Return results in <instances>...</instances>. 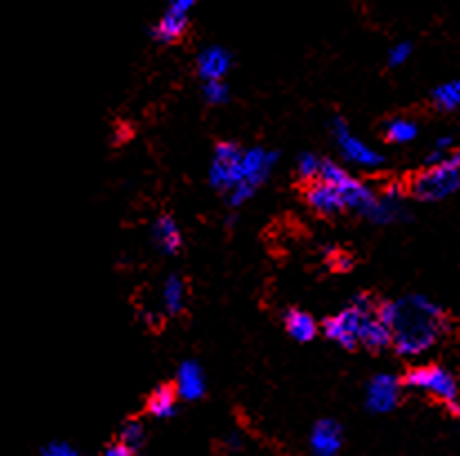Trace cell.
I'll use <instances>...</instances> for the list:
<instances>
[{"mask_svg": "<svg viewBox=\"0 0 460 456\" xmlns=\"http://www.w3.org/2000/svg\"><path fill=\"white\" fill-rule=\"evenodd\" d=\"M380 317L391 331V347L402 358L422 356L449 331L447 311L420 293L380 302Z\"/></svg>", "mask_w": 460, "mask_h": 456, "instance_id": "obj_1", "label": "cell"}, {"mask_svg": "<svg viewBox=\"0 0 460 456\" xmlns=\"http://www.w3.org/2000/svg\"><path fill=\"white\" fill-rule=\"evenodd\" d=\"M322 331L342 349L365 347L369 352H383L391 347V331L380 317V302L369 293L353 296L349 307L326 317Z\"/></svg>", "mask_w": 460, "mask_h": 456, "instance_id": "obj_2", "label": "cell"}, {"mask_svg": "<svg viewBox=\"0 0 460 456\" xmlns=\"http://www.w3.org/2000/svg\"><path fill=\"white\" fill-rule=\"evenodd\" d=\"M409 192L420 201H443L460 192V148H452L443 161L413 174Z\"/></svg>", "mask_w": 460, "mask_h": 456, "instance_id": "obj_3", "label": "cell"}, {"mask_svg": "<svg viewBox=\"0 0 460 456\" xmlns=\"http://www.w3.org/2000/svg\"><path fill=\"white\" fill-rule=\"evenodd\" d=\"M278 159V150L261 148V146L242 150V173H239V182L226 195L230 209H239V206H243L246 201H251L252 197H255V192L260 191L261 183H264L266 179H269V174L273 173Z\"/></svg>", "mask_w": 460, "mask_h": 456, "instance_id": "obj_4", "label": "cell"}, {"mask_svg": "<svg viewBox=\"0 0 460 456\" xmlns=\"http://www.w3.org/2000/svg\"><path fill=\"white\" fill-rule=\"evenodd\" d=\"M317 179L329 183V186H333L340 192L344 201V210H353V213L369 219L371 210H374L376 201H378V191L374 186L360 182L349 170H344L342 165L329 159H322L320 177Z\"/></svg>", "mask_w": 460, "mask_h": 456, "instance_id": "obj_5", "label": "cell"}, {"mask_svg": "<svg viewBox=\"0 0 460 456\" xmlns=\"http://www.w3.org/2000/svg\"><path fill=\"white\" fill-rule=\"evenodd\" d=\"M402 385L409 389L422 391L431 398L454 407L458 400V380L449 370L440 365H416L404 374Z\"/></svg>", "mask_w": 460, "mask_h": 456, "instance_id": "obj_6", "label": "cell"}, {"mask_svg": "<svg viewBox=\"0 0 460 456\" xmlns=\"http://www.w3.org/2000/svg\"><path fill=\"white\" fill-rule=\"evenodd\" d=\"M331 132H333L335 146H338L342 159H347L349 164L358 165V168L376 170L385 164V156L378 150L371 148L367 141H362L360 137L353 135L349 130V123L342 117L331 119Z\"/></svg>", "mask_w": 460, "mask_h": 456, "instance_id": "obj_7", "label": "cell"}, {"mask_svg": "<svg viewBox=\"0 0 460 456\" xmlns=\"http://www.w3.org/2000/svg\"><path fill=\"white\" fill-rule=\"evenodd\" d=\"M242 150L233 141H222L215 146L213 156H210L208 165V183L217 192L228 195L239 182V173H242Z\"/></svg>", "mask_w": 460, "mask_h": 456, "instance_id": "obj_8", "label": "cell"}, {"mask_svg": "<svg viewBox=\"0 0 460 456\" xmlns=\"http://www.w3.org/2000/svg\"><path fill=\"white\" fill-rule=\"evenodd\" d=\"M402 380L395 374L389 371H380V374L371 376V380L367 382V394H365V405L371 414H389L402 400Z\"/></svg>", "mask_w": 460, "mask_h": 456, "instance_id": "obj_9", "label": "cell"}, {"mask_svg": "<svg viewBox=\"0 0 460 456\" xmlns=\"http://www.w3.org/2000/svg\"><path fill=\"white\" fill-rule=\"evenodd\" d=\"M407 204H404V186L398 182L385 183L383 191L378 192V201H376L374 210L369 215V222L386 227V224H395L407 219Z\"/></svg>", "mask_w": 460, "mask_h": 456, "instance_id": "obj_10", "label": "cell"}, {"mask_svg": "<svg viewBox=\"0 0 460 456\" xmlns=\"http://www.w3.org/2000/svg\"><path fill=\"white\" fill-rule=\"evenodd\" d=\"M308 448L313 456H340L344 448V430L333 418H322L311 427Z\"/></svg>", "mask_w": 460, "mask_h": 456, "instance_id": "obj_11", "label": "cell"}, {"mask_svg": "<svg viewBox=\"0 0 460 456\" xmlns=\"http://www.w3.org/2000/svg\"><path fill=\"white\" fill-rule=\"evenodd\" d=\"M174 391L181 400L195 403L206 394V374L197 361H183L174 376Z\"/></svg>", "mask_w": 460, "mask_h": 456, "instance_id": "obj_12", "label": "cell"}, {"mask_svg": "<svg viewBox=\"0 0 460 456\" xmlns=\"http://www.w3.org/2000/svg\"><path fill=\"white\" fill-rule=\"evenodd\" d=\"M230 66H233V57L222 45H208L197 57V75L201 76V81L226 78Z\"/></svg>", "mask_w": 460, "mask_h": 456, "instance_id": "obj_13", "label": "cell"}, {"mask_svg": "<svg viewBox=\"0 0 460 456\" xmlns=\"http://www.w3.org/2000/svg\"><path fill=\"white\" fill-rule=\"evenodd\" d=\"M305 200H306V204L315 210V213L329 215V218L331 215H338L344 210V201H342V197H340V192L335 191L333 186H329V183L320 182V179H315V182L308 183Z\"/></svg>", "mask_w": 460, "mask_h": 456, "instance_id": "obj_14", "label": "cell"}, {"mask_svg": "<svg viewBox=\"0 0 460 456\" xmlns=\"http://www.w3.org/2000/svg\"><path fill=\"white\" fill-rule=\"evenodd\" d=\"M188 302V287L181 275L172 273L164 280L159 293V307L165 316H179L186 311Z\"/></svg>", "mask_w": 460, "mask_h": 456, "instance_id": "obj_15", "label": "cell"}, {"mask_svg": "<svg viewBox=\"0 0 460 456\" xmlns=\"http://www.w3.org/2000/svg\"><path fill=\"white\" fill-rule=\"evenodd\" d=\"M188 22H190V16L177 13L172 12V9H165L164 16H161L153 27V39L161 45L179 43V40L183 39V34H186Z\"/></svg>", "mask_w": 460, "mask_h": 456, "instance_id": "obj_16", "label": "cell"}, {"mask_svg": "<svg viewBox=\"0 0 460 456\" xmlns=\"http://www.w3.org/2000/svg\"><path fill=\"white\" fill-rule=\"evenodd\" d=\"M153 242L164 255H177L179 253V248L183 244L181 228H179V224L170 215H161V218L155 219Z\"/></svg>", "mask_w": 460, "mask_h": 456, "instance_id": "obj_17", "label": "cell"}, {"mask_svg": "<svg viewBox=\"0 0 460 456\" xmlns=\"http://www.w3.org/2000/svg\"><path fill=\"white\" fill-rule=\"evenodd\" d=\"M177 403L179 396L174 391V385H156L146 400V412L156 421H165L177 414Z\"/></svg>", "mask_w": 460, "mask_h": 456, "instance_id": "obj_18", "label": "cell"}, {"mask_svg": "<svg viewBox=\"0 0 460 456\" xmlns=\"http://www.w3.org/2000/svg\"><path fill=\"white\" fill-rule=\"evenodd\" d=\"M284 329L291 335L296 343H311L317 335V322L315 317L308 311H302V308H288L284 313Z\"/></svg>", "mask_w": 460, "mask_h": 456, "instance_id": "obj_19", "label": "cell"}, {"mask_svg": "<svg viewBox=\"0 0 460 456\" xmlns=\"http://www.w3.org/2000/svg\"><path fill=\"white\" fill-rule=\"evenodd\" d=\"M418 137V123L407 117H394L385 123V139L389 144H409Z\"/></svg>", "mask_w": 460, "mask_h": 456, "instance_id": "obj_20", "label": "cell"}, {"mask_svg": "<svg viewBox=\"0 0 460 456\" xmlns=\"http://www.w3.org/2000/svg\"><path fill=\"white\" fill-rule=\"evenodd\" d=\"M117 441L126 445L132 454H139L141 448L146 445V427L139 421H135V418H130V421H126L119 427Z\"/></svg>", "mask_w": 460, "mask_h": 456, "instance_id": "obj_21", "label": "cell"}, {"mask_svg": "<svg viewBox=\"0 0 460 456\" xmlns=\"http://www.w3.org/2000/svg\"><path fill=\"white\" fill-rule=\"evenodd\" d=\"M431 101L443 112L460 108V78H454V81H447L436 87L434 94H431Z\"/></svg>", "mask_w": 460, "mask_h": 456, "instance_id": "obj_22", "label": "cell"}, {"mask_svg": "<svg viewBox=\"0 0 460 456\" xmlns=\"http://www.w3.org/2000/svg\"><path fill=\"white\" fill-rule=\"evenodd\" d=\"M201 96L208 105H226L230 101V87L224 78H215V81H204L201 87Z\"/></svg>", "mask_w": 460, "mask_h": 456, "instance_id": "obj_23", "label": "cell"}, {"mask_svg": "<svg viewBox=\"0 0 460 456\" xmlns=\"http://www.w3.org/2000/svg\"><path fill=\"white\" fill-rule=\"evenodd\" d=\"M320 168H322V156H317L315 152H302V155L297 156L296 170H297V177H300L302 182L306 183L315 182V179L320 177Z\"/></svg>", "mask_w": 460, "mask_h": 456, "instance_id": "obj_24", "label": "cell"}, {"mask_svg": "<svg viewBox=\"0 0 460 456\" xmlns=\"http://www.w3.org/2000/svg\"><path fill=\"white\" fill-rule=\"evenodd\" d=\"M411 54H413V45L409 43V40H400V43H395L394 48L389 49V54H386V63H389V67H400L411 58Z\"/></svg>", "mask_w": 460, "mask_h": 456, "instance_id": "obj_25", "label": "cell"}, {"mask_svg": "<svg viewBox=\"0 0 460 456\" xmlns=\"http://www.w3.org/2000/svg\"><path fill=\"white\" fill-rule=\"evenodd\" d=\"M39 456H81V454H78V450L72 443H66V441H54V443L45 445Z\"/></svg>", "mask_w": 460, "mask_h": 456, "instance_id": "obj_26", "label": "cell"}, {"mask_svg": "<svg viewBox=\"0 0 460 456\" xmlns=\"http://www.w3.org/2000/svg\"><path fill=\"white\" fill-rule=\"evenodd\" d=\"M222 450L228 454H237L239 450H242V436H239V432H228V434L224 436Z\"/></svg>", "mask_w": 460, "mask_h": 456, "instance_id": "obj_27", "label": "cell"}, {"mask_svg": "<svg viewBox=\"0 0 460 456\" xmlns=\"http://www.w3.org/2000/svg\"><path fill=\"white\" fill-rule=\"evenodd\" d=\"M197 3H199V0H170L168 7L174 9V12H181V13H188V16H190V12L195 9Z\"/></svg>", "mask_w": 460, "mask_h": 456, "instance_id": "obj_28", "label": "cell"}, {"mask_svg": "<svg viewBox=\"0 0 460 456\" xmlns=\"http://www.w3.org/2000/svg\"><path fill=\"white\" fill-rule=\"evenodd\" d=\"M101 456H135V454H132L130 450L126 448V445H121L119 441H114V443L105 445L103 454H101Z\"/></svg>", "mask_w": 460, "mask_h": 456, "instance_id": "obj_29", "label": "cell"}, {"mask_svg": "<svg viewBox=\"0 0 460 456\" xmlns=\"http://www.w3.org/2000/svg\"><path fill=\"white\" fill-rule=\"evenodd\" d=\"M331 266L338 271H347L351 266V257L344 255V251H335L333 257H331Z\"/></svg>", "mask_w": 460, "mask_h": 456, "instance_id": "obj_30", "label": "cell"}, {"mask_svg": "<svg viewBox=\"0 0 460 456\" xmlns=\"http://www.w3.org/2000/svg\"><path fill=\"white\" fill-rule=\"evenodd\" d=\"M452 146H454L452 137H438V139H436V144H434V148H438V150H452Z\"/></svg>", "mask_w": 460, "mask_h": 456, "instance_id": "obj_31", "label": "cell"}, {"mask_svg": "<svg viewBox=\"0 0 460 456\" xmlns=\"http://www.w3.org/2000/svg\"><path fill=\"white\" fill-rule=\"evenodd\" d=\"M454 412H456V416H458V425H460V409H458V405H454Z\"/></svg>", "mask_w": 460, "mask_h": 456, "instance_id": "obj_32", "label": "cell"}]
</instances>
